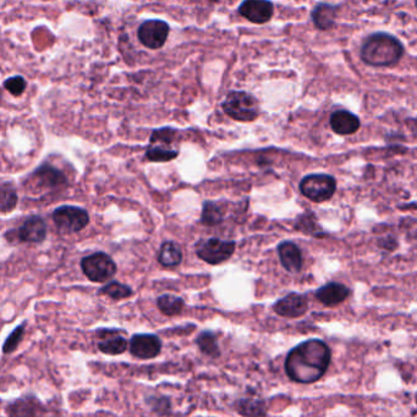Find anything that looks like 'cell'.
Wrapping results in <instances>:
<instances>
[{
    "instance_id": "cell-1",
    "label": "cell",
    "mask_w": 417,
    "mask_h": 417,
    "mask_svg": "<svg viewBox=\"0 0 417 417\" xmlns=\"http://www.w3.org/2000/svg\"><path fill=\"white\" fill-rule=\"evenodd\" d=\"M330 359V348L323 340H305L288 353L284 368L293 382L316 383L327 372Z\"/></svg>"
},
{
    "instance_id": "cell-2",
    "label": "cell",
    "mask_w": 417,
    "mask_h": 417,
    "mask_svg": "<svg viewBox=\"0 0 417 417\" xmlns=\"http://www.w3.org/2000/svg\"><path fill=\"white\" fill-rule=\"evenodd\" d=\"M403 54V44L388 33H374L365 40L361 48L362 60L371 66L394 65Z\"/></svg>"
},
{
    "instance_id": "cell-3",
    "label": "cell",
    "mask_w": 417,
    "mask_h": 417,
    "mask_svg": "<svg viewBox=\"0 0 417 417\" xmlns=\"http://www.w3.org/2000/svg\"><path fill=\"white\" fill-rule=\"evenodd\" d=\"M222 108L232 119L243 122L256 120L260 116V106L256 98L240 91L230 92L223 102Z\"/></svg>"
},
{
    "instance_id": "cell-4",
    "label": "cell",
    "mask_w": 417,
    "mask_h": 417,
    "mask_svg": "<svg viewBox=\"0 0 417 417\" xmlns=\"http://www.w3.org/2000/svg\"><path fill=\"white\" fill-rule=\"evenodd\" d=\"M299 187L304 197L315 203H323L333 197L337 189V182L333 176L313 174L304 177Z\"/></svg>"
},
{
    "instance_id": "cell-5",
    "label": "cell",
    "mask_w": 417,
    "mask_h": 417,
    "mask_svg": "<svg viewBox=\"0 0 417 417\" xmlns=\"http://www.w3.org/2000/svg\"><path fill=\"white\" fill-rule=\"evenodd\" d=\"M81 269L92 282L102 283L111 280L117 274V263L106 252H95L81 260Z\"/></svg>"
},
{
    "instance_id": "cell-6",
    "label": "cell",
    "mask_w": 417,
    "mask_h": 417,
    "mask_svg": "<svg viewBox=\"0 0 417 417\" xmlns=\"http://www.w3.org/2000/svg\"><path fill=\"white\" fill-rule=\"evenodd\" d=\"M235 241H222L219 238H208V239H201L196 246V254L199 258L202 259L205 263L210 265H218V263L227 261L232 258L235 252Z\"/></svg>"
},
{
    "instance_id": "cell-7",
    "label": "cell",
    "mask_w": 417,
    "mask_h": 417,
    "mask_svg": "<svg viewBox=\"0 0 417 417\" xmlns=\"http://www.w3.org/2000/svg\"><path fill=\"white\" fill-rule=\"evenodd\" d=\"M53 221L59 230L75 233L84 230L89 225V215L84 208L63 205L53 211Z\"/></svg>"
},
{
    "instance_id": "cell-8",
    "label": "cell",
    "mask_w": 417,
    "mask_h": 417,
    "mask_svg": "<svg viewBox=\"0 0 417 417\" xmlns=\"http://www.w3.org/2000/svg\"><path fill=\"white\" fill-rule=\"evenodd\" d=\"M169 26L161 20H148L139 28V39L150 49H159L167 42Z\"/></svg>"
},
{
    "instance_id": "cell-9",
    "label": "cell",
    "mask_w": 417,
    "mask_h": 417,
    "mask_svg": "<svg viewBox=\"0 0 417 417\" xmlns=\"http://www.w3.org/2000/svg\"><path fill=\"white\" fill-rule=\"evenodd\" d=\"M161 340L156 335H135L130 339V353L142 360L155 359L161 354Z\"/></svg>"
},
{
    "instance_id": "cell-10",
    "label": "cell",
    "mask_w": 417,
    "mask_h": 417,
    "mask_svg": "<svg viewBox=\"0 0 417 417\" xmlns=\"http://www.w3.org/2000/svg\"><path fill=\"white\" fill-rule=\"evenodd\" d=\"M274 313L286 318H297L304 316L308 310L306 296L297 293H290L273 305Z\"/></svg>"
},
{
    "instance_id": "cell-11",
    "label": "cell",
    "mask_w": 417,
    "mask_h": 417,
    "mask_svg": "<svg viewBox=\"0 0 417 417\" xmlns=\"http://www.w3.org/2000/svg\"><path fill=\"white\" fill-rule=\"evenodd\" d=\"M239 12L253 23H266L273 16V4L269 0H244Z\"/></svg>"
},
{
    "instance_id": "cell-12",
    "label": "cell",
    "mask_w": 417,
    "mask_h": 417,
    "mask_svg": "<svg viewBox=\"0 0 417 417\" xmlns=\"http://www.w3.org/2000/svg\"><path fill=\"white\" fill-rule=\"evenodd\" d=\"M6 412L9 417H42L45 409L36 396L25 395L9 404Z\"/></svg>"
},
{
    "instance_id": "cell-13",
    "label": "cell",
    "mask_w": 417,
    "mask_h": 417,
    "mask_svg": "<svg viewBox=\"0 0 417 417\" xmlns=\"http://www.w3.org/2000/svg\"><path fill=\"white\" fill-rule=\"evenodd\" d=\"M47 237V225L39 216H31L17 230V239L25 243H41Z\"/></svg>"
},
{
    "instance_id": "cell-14",
    "label": "cell",
    "mask_w": 417,
    "mask_h": 417,
    "mask_svg": "<svg viewBox=\"0 0 417 417\" xmlns=\"http://www.w3.org/2000/svg\"><path fill=\"white\" fill-rule=\"evenodd\" d=\"M330 127L340 136L352 134L361 126L360 119L348 110H337L330 115Z\"/></svg>"
},
{
    "instance_id": "cell-15",
    "label": "cell",
    "mask_w": 417,
    "mask_h": 417,
    "mask_svg": "<svg viewBox=\"0 0 417 417\" xmlns=\"http://www.w3.org/2000/svg\"><path fill=\"white\" fill-rule=\"evenodd\" d=\"M34 178L39 186L48 189L60 188L67 183V176L49 164L41 165L34 172Z\"/></svg>"
},
{
    "instance_id": "cell-16",
    "label": "cell",
    "mask_w": 417,
    "mask_h": 417,
    "mask_svg": "<svg viewBox=\"0 0 417 417\" xmlns=\"http://www.w3.org/2000/svg\"><path fill=\"white\" fill-rule=\"evenodd\" d=\"M350 296V289L346 285L330 282L321 287L316 291V298L326 307H334L344 302Z\"/></svg>"
},
{
    "instance_id": "cell-17",
    "label": "cell",
    "mask_w": 417,
    "mask_h": 417,
    "mask_svg": "<svg viewBox=\"0 0 417 417\" xmlns=\"http://www.w3.org/2000/svg\"><path fill=\"white\" fill-rule=\"evenodd\" d=\"M279 259L284 269L291 274L300 272L302 267V254L300 248L293 241H283L278 246Z\"/></svg>"
},
{
    "instance_id": "cell-18",
    "label": "cell",
    "mask_w": 417,
    "mask_h": 417,
    "mask_svg": "<svg viewBox=\"0 0 417 417\" xmlns=\"http://www.w3.org/2000/svg\"><path fill=\"white\" fill-rule=\"evenodd\" d=\"M102 340L98 343V349L108 355H119L128 349V340L123 335H119L117 331H100Z\"/></svg>"
},
{
    "instance_id": "cell-19",
    "label": "cell",
    "mask_w": 417,
    "mask_h": 417,
    "mask_svg": "<svg viewBox=\"0 0 417 417\" xmlns=\"http://www.w3.org/2000/svg\"><path fill=\"white\" fill-rule=\"evenodd\" d=\"M235 410L243 417H266L267 406L263 399L247 396L235 401Z\"/></svg>"
},
{
    "instance_id": "cell-20",
    "label": "cell",
    "mask_w": 417,
    "mask_h": 417,
    "mask_svg": "<svg viewBox=\"0 0 417 417\" xmlns=\"http://www.w3.org/2000/svg\"><path fill=\"white\" fill-rule=\"evenodd\" d=\"M337 8L329 4H318L312 11V20L316 27L327 31L333 27L335 23Z\"/></svg>"
},
{
    "instance_id": "cell-21",
    "label": "cell",
    "mask_w": 417,
    "mask_h": 417,
    "mask_svg": "<svg viewBox=\"0 0 417 417\" xmlns=\"http://www.w3.org/2000/svg\"><path fill=\"white\" fill-rule=\"evenodd\" d=\"M158 261L161 266L174 267L183 261V252L177 243L166 241L161 244V250L158 254Z\"/></svg>"
},
{
    "instance_id": "cell-22",
    "label": "cell",
    "mask_w": 417,
    "mask_h": 417,
    "mask_svg": "<svg viewBox=\"0 0 417 417\" xmlns=\"http://www.w3.org/2000/svg\"><path fill=\"white\" fill-rule=\"evenodd\" d=\"M178 155L177 149L163 143H150V147L146 152V158L153 163H167L175 159Z\"/></svg>"
},
{
    "instance_id": "cell-23",
    "label": "cell",
    "mask_w": 417,
    "mask_h": 417,
    "mask_svg": "<svg viewBox=\"0 0 417 417\" xmlns=\"http://www.w3.org/2000/svg\"><path fill=\"white\" fill-rule=\"evenodd\" d=\"M196 344L202 354H205L212 359H218L222 354L219 344H218L217 337L211 331L201 332L196 338Z\"/></svg>"
},
{
    "instance_id": "cell-24",
    "label": "cell",
    "mask_w": 417,
    "mask_h": 417,
    "mask_svg": "<svg viewBox=\"0 0 417 417\" xmlns=\"http://www.w3.org/2000/svg\"><path fill=\"white\" fill-rule=\"evenodd\" d=\"M225 216V208L222 203L217 202H205L202 214H201V221L206 226H217L222 222Z\"/></svg>"
},
{
    "instance_id": "cell-25",
    "label": "cell",
    "mask_w": 417,
    "mask_h": 417,
    "mask_svg": "<svg viewBox=\"0 0 417 417\" xmlns=\"http://www.w3.org/2000/svg\"><path fill=\"white\" fill-rule=\"evenodd\" d=\"M157 307L167 316H177L183 311L184 300L172 294H163L157 299Z\"/></svg>"
},
{
    "instance_id": "cell-26",
    "label": "cell",
    "mask_w": 417,
    "mask_h": 417,
    "mask_svg": "<svg viewBox=\"0 0 417 417\" xmlns=\"http://www.w3.org/2000/svg\"><path fill=\"white\" fill-rule=\"evenodd\" d=\"M295 228L300 230L302 233H305V235H311V236L315 237L327 236V233H324L321 228V226L318 225L316 216L312 213H307V214L299 216L296 219Z\"/></svg>"
},
{
    "instance_id": "cell-27",
    "label": "cell",
    "mask_w": 417,
    "mask_h": 417,
    "mask_svg": "<svg viewBox=\"0 0 417 417\" xmlns=\"http://www.w3.org/2000/svg\"><path fill=\"white\" fill-rule=\"evenodd\" d=\"M19 197L16 189L9 184H0V213H10L16 208Z\"/></svg>"
},
{
    "instance_id": "cell-28",
    "label": "cell",
    "mask_w": 417,
    "mask_h": 417,
    "mask_svg": "<svg viewBox=\"0 0 417 417\" xmlns=\"http://www.w3.org/2000/svg\"><path fill=\"white\" fill-rule=\"evenodd\" d=\"M133 293H134V291H133V289H131L128 285L119 283L117 281L106 283L104 287H102L100 291H98V294L109 296V298L114 299V300L126 299L128 296H133Z\"/></svg>"
},
{
    "instance_id": "cell-29",
    "label": "cell",
    "mask_w": 417,
    "mask_h": 417,
    "mask_svg": "<svg viewBox=\"0 0 417 417\" xmlns=\"http://www.w3.org/2000/svg\"><path fill=\"white\" fill-rule=\"evenodd\" d=\"M177 136H178L177 130H172L170 127H164L153 131L150 136V143H163L172 145V143L177 141Z\"/></svg>"
},
{
    "instance_id": "cell-30",
    "label": "cell",
    "mask_w": 417,
    "mask_h": 417,
    "mask_svg": "<svg viewBox=\"0 0 417 417\" xmlns=\"http://www.w3.org/2000/svg\"><path fill=\"white\" fill-rule=\"evenodd\" d=\"M25 326H26V324L17 326L16 329H14L12 333H10V335L6 338L5 343H4V346H3V351H4L5 354L12 353V351L16 349L19 343L21 342L23 335H25Z\"/></svg>"
},
{
    "instance_id": "cell-31",
    "label": "cell",
    "mask_w": 417,
    "mask_h": 417,
    "mask_svg": "<svg viewBox=\"0 0 417 417\" xmlns=\"http://www.w3.org/2000/svg\"><path fill=\"white\" fill-rule=\"evenodd\" d=\"M26 80L21 76L12 77V78H8L5 82H4V87H5L8 92H10L12 95H21L26 89Z\"/></svg>"
},
{
    "instance_id": "cell-32",
    "label": "cell",
    "mask_w": 417,
    "mask_h": 417,
    "mask_svg": "<svg viewBox=\"0 0 417 417\" xmlns=\"http://www.w3.org/2000/svg\"><path fill=\"white\" fill-rule=\"evenodd\" d=\"M148 403L150 404V407L153 412H156L159 415H167L170 412V407H172V403L170 401L166 398V396H152L150 398Z\"/></svg>"
},
{
    "instance_id": "cell-33",
    "label": "cell",
    "mask_w": 417,
    "mask_h": 417,
    "mask_svg": "<svg viewBox=\"0 0 417 417\" xmlns=\"http://www.w3.org/2000/svg\"><path fill=\"white\" fill-rule=\"evenodd\" d=\"M0 99H1V92H0Z\"/></svg>"
}]
</instances>
